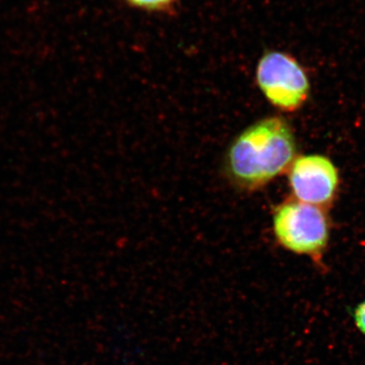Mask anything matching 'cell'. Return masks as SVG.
Returning a JSON list of instances; mask_svg holds the SVG:
<instances>
[{
    "label": "cell",
    "mask_w": 365,
    "mask_h": 365,
    "mask_svg": "<svg viewBox=\"0 0 365 365\" xmlns=\"http://www.w3.org/2000/svg\"><path fill=\"white\" fill-rule=\"evenodd\" d=\"M288 182L294 199L325 209L337 195L339 172L325 155H300L288 170Z\"/></svg>",
    "instance_id": "4"
},
{
    "label": "cell",
    "mask_w": 365,
    "mask_h": 365,
    "mask_svg": "<svg viewBox=\"0 0 365 365\" xmlns=\"http://www.w3.org/2000/svg\"><path fill=\"white\" fill-rule=\"evenodd\" d=\"M297 150L294 131L284 118H263L230 144L223 169L235 187L256 191L289 170Z\"/></svg>",
    "instance_id": "1"
},
{
    "label": "cell",
    "mask_w": 365,
    "mask_h": 365,
    "mask_svg": "<svg viewBox=\"0 0 365 365\" xmlns=\"http://www.w3.org/2000/svg\"><path fill=\"white\" fill-rule=\"evenodd\" d=\"M351 316L359 332L365 336V299L353 307Z\"/></svg>",
    "instance_id": "6"
},
{
    "label": "cell",
    "mask_w": 365,
    "mask_h": 365,
    "mask_svg": "<svg viewBox=\"0 0 365 365\" xmlns=\"http://www.w3.org/2000/svg\"><path fill=\"white\" fill-rule=\"evenodd\" d=\"M129 6L141 9V11H153V13H162L169 11L178 0H125Z\"/></svg>",
    "instance_id": "5"
},
{
    "label": "cell",
    "mask_w": 365,
    "mask_h": 365,
    "mask_svg": "<svg viewBox=\"0 0 365 365\" xmlns=\"http://www.w3.org/2000/svg\"><path fill=\"white\" fill-rule=\"evenodd\" d=\"M272 228L283 249L309 257L325 270L323 258L330 241V222L325 209L297 199L285 201L274 211Z\"/></svg>",
    "instance_id": "2"
},
{
    "label": "cell",
    "mask_w": 365,
    "mask_h": 365,
    "mask_svg": "<svg viewBox=\"0 0 365 365\" xmlns=\"http://www.w3.org/2000/svg\"><path fill=\"white\" fill-rule=\"evenodd\" d=\"M256 83L266 100L283 112L299 110L311 93L306 68L292 54L279 50L262 55L256 67Z\"/></svg>",
    "instance_id": "3"
}]
</instances>
